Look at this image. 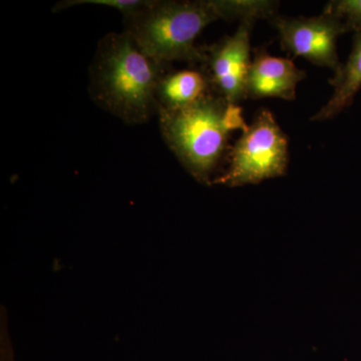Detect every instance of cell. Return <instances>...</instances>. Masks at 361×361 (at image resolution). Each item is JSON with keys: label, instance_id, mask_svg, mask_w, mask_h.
Returning <instances> with one entry per match:
<instances>
[{"label": "cell", "instance_id": "obj_2", "mask_svg": "<svg viewBox=\"0 0 361 361\" xmlns=\"http://www.w3.org/2000/svg\"><path fill=\"white\" fill-rule=\"evenodd\" d=\"M164 142L195 180L212 186L223 160L229 155L232 132L248 128L239 104L214 92L179 110L158 109Z\"/></svg>", "mask_w": 361, "mask_h": 361}, {"label": "cell", "instance_id": "obj_6", "mask_svg": "<svg viewBox=\"0 0 361 361\" xmlns=\"http://www.w3.org/2000/svg\"><path fill=\"white\" fill-rule=\"evenodd\" d=\"M252 21L240 23L234 35L204 47L206 61L203 70L208 75L211 87L228 103L239 104L245 99L247 77L250 70Z\"/></svg>", "mask_w": 361, "mask_h": 361}, {"label": "cell", "instance_id": "obj_7", "mask_svg": "<svg viewBox=\"0 0 361 361\" xmlns=\"http://www.w3.org/2000/svg\"><path fill=\"white\" fill-rule=\"evenodd\" d=\"M306 78L305 71L290 59L273 56L265 47L256 49L246 80L245 99L277 97L296 99V87Z\"/></svg>", "mask_w": 361, "mask_h": 361}, {"label": "cell", "instance_id": "obj_11", "mask_svg": "<svg viewBox=\"0 0 361 361\" xmlns=\"http://www.w3.org/2000/svg\"><path fill=\"white\" fill-rule=\"evenodd\" d=\"M323 13L338 18L346 32H361V0H332L327 2Z\"/></svg>", "mask_w": 361, "mask_h": 361}, {"label": "cell", "instance_id": "obj_1", "mask_svg": "<svg viewBox=\"0 0 361 361\" xmlns=\"http://www.w3.org/2000/svg\"><path fill=\"white\" fill-rule=\"evenodd\" d=\"M166 66L144 54L126 30L108 33L90 68V97L127 125L146 123L157 115V87Z\"/></svg>", "mask_w": 361, "mask_h": 361}, {"label": "cell", "instance_id": "obj_12", "mask_svg": "<svg viewBox=\"0 0 361 361\" xmlns=\"http://www.w3.org/2000/svg\"><path fill=\"white\" fill-rule=\"evenodd\" d=\"M152 0H63L52 8L54 13L65 11L71 7L78 6H92L111 7L123 14V16H132L151 4Z\"/></svg>", "mask_w": 361, "mask_h": 361}, {"label": "cell", "instance_id": "obj_3", "mask_svg": "<svg viewBox=\"0 0 361 361\" xmlns=\"http://www.w3.org/2000/svg\"><path fill=\"white\" fill-rule=\"evenodd\" d=\"M218 20L213 0H152L148 6L126 16L125 30L144 54L161 65L172 61L204 65L205 51L196 39Z\"/></svg>", "mask_w": 361, "mask_h": 361}, {"label": "cell", "instance_id": "obj_5", "mask_svg": "<svg viewBox=\"0 0 361 361\" xmlns=\"http://www.w3.org/2000/svg\"><path fill=\"white\" fill-rule=\"evenodd\" d=\"M271 23L277 30L284 51L305 59L314 66L330 68L334 73L341 70L337 39L346 30L338 18L322 11L313 18L277 16Z\"/></svg>", "mask_w": 361, "mask_h": 361}, {"label": "cell", "instance_id": "obj_8", "mask_svg": "<svg viewBox=\"0 0 361 361\" xmlns=\"http://www.w3.org/2000/svg\"><path fill=\"white\" fill-rule=\"evenodd\" d=\"M211 92L210 80L203 68L166 71L157 87V104L161 110H179L196 103Z\"/></svg>", "mask_w": 361, "mask_h": 361}, {"label": "cell", "instance_id": "obj_4", "mask_svg": "<svg viewBox=\"0 0 361 361\" xmlns=\"http://www.w3.org/2000/svg\"><path fill=\"white\" fill-rule=\"evenodd\" d=\"M229 166L212 185L235 188L286 175L289 142L270 111L260 110L230 148Z\"/></svg>", "mask_w": 361, "mask_h": 361}, {"label": "cell", "instance_id": "obj_9", "mask_svg": "<svg viewBox=\"0 0 361 361\" xmlns=\"http://www.w3.org/2000/svg\"><path fill=\"white\" fill-rule=\"evenodd\" d=\"M329 84L334 87V94L311 121L322 122L334 118L353 103L361 89V32L355 33L348 61L330 78Z\"/></svg>", "mask_w": 361, "mask_h": 361}, {"label": "cell", "instance_id": "obj_10", "mask_svg": "<svg viewBox=\"0 0 361 361\" xmlns=\"http://www.w3.org/2000/svg\"><path fill=\"white\" fill-rule=\"evenodd\" d=\"M220 20L252 21L272 20L278 16L279 2L271 0H213Z\"/></svg>", "mask_w": 361, "mask_h": 361}, {"label": "cell", "instance_id": "obj_13", "mask_svg": "<svg viewBox=\"0 0 361 361\" xmlns=\"http://www.w3.org/2000/svg\"><path fill=\"white\" fill-rule=\"evenodd\" d=\"M4 339H2L1 343V361H13V355L11 353V351L7 353V345L6 343H4Z\"/></svg>", "mask_w": 361, "mask_h": 361}]
</instances>
